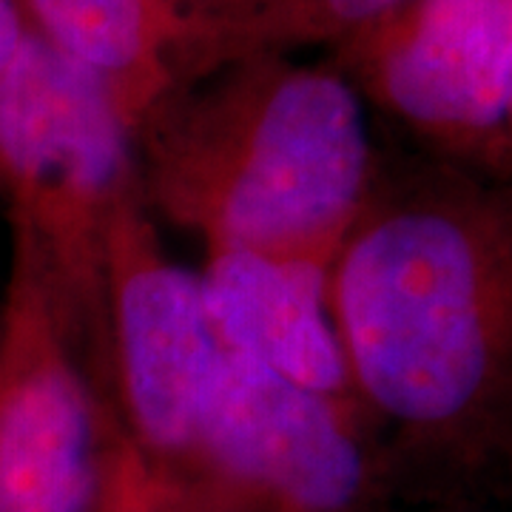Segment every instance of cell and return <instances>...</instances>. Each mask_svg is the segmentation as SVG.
Masks as SVG:
<instances>
[{
    "mask_svg": "<svg viewBox=\"0 0 512 512\" xmlns=\"http://www.w3.org/2000/svg\"><path fill=\"white\" fill-rule=\"evenodd\" d=\"M393 512H498L490 507H470V504H404Z\"/></svg>",
    "mask_w": 512,
    "mask_h": 512,
    "instance_id": "7c38bea8",
    "label": "cell"
},
{
    "mask_svg": "<svg viewBox=\"0 0 512 512\" xmlns=\"http://www.w3.org/2000/svg\"><path fill=\"white\" fill-rule=\"evenodd\" d=\"M188 512H393L404 507L365 419L220 353L200 439L171 490Z\"/></svg>",
    "mask_w": 512,
    "mask_h": 512,
    "instance_id": "277c9868",
    "label": "cell"
},
{
    "mask_svg": "<svg viewBox=\"0 0 512 512\" xmlns=\"http://www.w3.org/2000/svg\"><path fill=\"white\" fill-rule=\"evenodd\" d=\"M26 6L37 23L29 32L92 69L126 120V92L146 80L151 66L146 0H26Z\"/></svg>",
    "mask_w": 512,
    "mask_h": 512,
    "instance_id": "ba28073f",
    "label": "cell"
},
{
    "mask_svg": "<svg viewBox=\"0 0 512 512\" xmlns=\"http://www.w3.org/2000/svg\"><path fill=\"white\" fill-rule=\"evenodd\" d=\"M23 35H26V26L20 18L18 3L0 0V77L6 72V66L12 63Z\"/></svg>",
    "mask_w": 512,
    "mask_h": 512,
    "instance_id": "8fae6325",
    "label": "cell"
},
{
    "mask_svg": "<svg viewBox=\"0 0 512 512\" xmlns=\"http://www.w3.org/2000/svg\"><path fill=\"white\" fill-rule=\"evenodd\" d=\"M137 140V188L160 228L194 237L205 254L322 265H333L382 160L362 94L328 72L276 74L242 103Z\"/></svg>",
    "mask_w": 512,
    "mask_h": 512,
    "instance_id": "7a4b0ae2",
    "label": "cell"
},
{
    "mask_svg": "<svg viewBox=\"0 0 512 512\" xmlns=\"http://www.w3.org/2000/svg\"><path fill=\"white\" fill-rule=\"evenodd\" d=\"M350 387L404 504L512 498V177L382 151L330 265Z\"/></svg>",
    "mask_w": 512,
    "mask_h": 512,
    "instance_id": "6da1fadb",
    "label": "cell"
},
{
    "mask_svg": "<svg viewBox=\"0 0 512 512\" xmlns=\"http://www.w3.org/2000/svg\"><path fill=\"white\" fill-rule=\"evenodd\" d=\"M140 188L106 239V407L109 427L168 490L200 439L220 362L200 274L165 251Z\"/></svg>",
    "mask_w": 512,
    "mask_h": 512,
    "instance_id": "5b68a950",
    "label": "cell"
},
{
    "mask_svg": "<svg viewBox=\"0 0 512 512\" xmlns=\"http://www.w3.org/2000/svg\"><path fill=\"white\" fill-rule=\"evenodd\" d=\"M507 512H512V498H510V507H507Z\"/></svg>",
    "mask_w": 512,
    "mask_h": 512,
    "instance_id": "4fadbf2b",
    "label": "cell"
},
{
    "mask_svg": "<svg viewBox=\"0 0 512 512\" xmlns=\"http://www.w3.org/2000/svg\"><path fill=\"white\" fill-rule=\"evenodd\" d=\"M200 285L225 353L359 413L330 311V265L256 251H214L205 254Z\"/></svg>",
    "mask_w": 512,
    "mask_h": 512,
    "instance_id": "52a82bcc",
    "label": "cell"
},
{
    "mask_svg": "<svg viewBox=\"0 0 512 512\" xmlns=\"http://www.w3.org/2000/svg\"><path fill=\"white\" fill-rule=\"evenodd\" d=\"M322 6L333 23L359 26L393 15L399 6H404V0H322Z\"/></svg>",
    "mask_w": 512,
    "mask_h": 512,
    "instance_id": "30bf717a",
    "label": "cell"
},
{
    "mask_svg": "<svg viewBox=\"0 0 512 512\" xmlns=\"http://www.w3.org/2000/svg\"><path fill=\"white\" fill-rule=\"evenodd\" d=\"M373 77L410 154L504 177L507 0H419L384 37Z\"/></svg>",
    "mask_w": 512,
    "mask_h": 512,
    "instance_id": "8992f818",
    "label": "cell"
},
{
    "mask_svg": "<svg viewBox=\"0 0 512 512\" xmlns=\"http://www.w3.org/2000/svg\"><path fill=\"white\" fill-rule=\"evenodd\" d=\"M134 191V140L106 83L26 29L0 77V197L60 296L103 416L106 239Z\"/></svg>",
    "mask_w": 512,
    "mask_h": 512,
    "instance_id": "3957f363",
    "label": "cell"
},
{
    "mask_svg": "<svg viewBox=\"0 0 512 512\" xmlns=\"http://www.w3.org/2000/svg\"><path fill=\"white\" fill-rule=\"evenodd\" d=\"M86 512H188L185 504L128 450L117 436H103L92 501Z\"/></svg>",
    "mask_w": 512,
    "mask_h": 512,
    "instance_id": "9c48e42d",
    "label": "cell"
}]
</instances>
